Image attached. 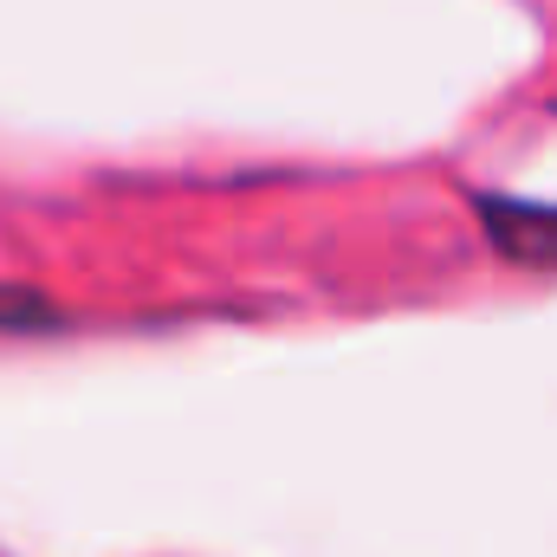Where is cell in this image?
<instances>
[{
    "instance_id": "obj_1",
    "label": "cell",
    "mask_w": 557,
    "mask_h": 557,
    "mask_svg": "<svg viewBox=\"0 0 557 557\" xmlns=\"http://www.w3.org/2000/svg\"><path fill=\"white\" fill-rule=\"evenodd\" d=\"M480 234L499 260L525 267V273H557V208L552 201H525V195H473Z\"/></svg>"
},
{
    "instance_id": "obj_2",
    "label": "cell",
    "mask_w": 557,
    "mask_h": 557,
    "mask_svg": "<svg viewBox=\"0 0 557 557\" xmlns=\"http://www.w3.org/2000/svg\"><path fill=\"white\" fill-rule=\"evenodd\" d=\"M52 324H59V311H52L39 292L0 285V331H52Z\"/></svg>"
}]
</instances>
